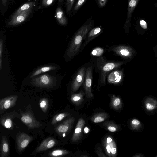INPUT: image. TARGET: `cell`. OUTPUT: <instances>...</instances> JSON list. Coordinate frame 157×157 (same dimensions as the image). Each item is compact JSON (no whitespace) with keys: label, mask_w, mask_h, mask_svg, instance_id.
Returning <instances> with one entry per match:
<instances>
[{"label":"cell","mask_w":157,"mask_h":157,"mask_svg":"<svg viewBox=\"0 0 157 157\" xmlns=\"http://www.w3.org/2000/svg\"><path fill=\"white\" fill-rule=\"evenodd\" d=\"M94 22L92 18H89L76 32L66 53L68 58L72 59L79 53L83 40L94 26Z\"/></svg>","instance_id":"obj_1"},{"label":"cell","mask_w":157,"mask_h":157,"mask_svg":"<svg viewBox=\"0 0 157 157\" xmlns=\"http://www.w3.org/2000/svg\"><path fill=\"white\" fill-rule=\"evenodd\" d=\"M97 60V66L100 71V75L98 79L99 83L102 85H105L107 75L110 71L118 68L122 63L118 61H106L101 56Z\"/></svg>","instance_id":"obj_2"},{"label":"cell","mask_w":157,"mask_h":157,"mask_svg":"<svg viewBox=\"0 0 157 157\" xmlns=\"http://www.w3.org/2000/svg\"><path fill=\"white\" fill-rule=\"evenodd\" d=\"M56 82L55 77L48 74H45L33 78L31 83L39 87L49 88L55 86Z\"/></svg>","instance_id":"obj_3"},{"label":"cell","mask_w":157,"mask_h":157,"mask_svg":"<svg viewBox=\"0 0 157 157\" xmlns=\"http://www.w3.org/2000/svg\"><path fill=\"white\" fill-rule=\"evenodd\" d=\"M20 119L29 129L38 128L42 126V124L36 119L31 111L22 112Z\"/></svg>","instance_id":"obj_4"},{"label":"cell","mask_w":157,"mask_h":157,"mask_svg":"<svg viewBox=\"0 0 157 157\" xmlns=\"http://www.w3.org/2000/svg\"><path fill=\"white\" fill-rule=\"evenodd\" d=\"M103 145L107 155L109 157H115L117 154V148L116 144L113 139L111 136L108 135L104 138Z\"/></svg>","instance_id":"obj_5"},{"label":"cell","mask_w":157,"mask_h":157,"mask_svg":"<svg viewBox=\"0 0 157 157\" xmlns=\"http://www.w3.org/2000/svg\"><path fill=\"white\" fill-rule=\"evenodd\" d=\"M33 138V137L24 132L17 134L16 143L18 152L19 153L22 152Z\"/></svg>","instance_id":"obj_6"},{"label":"cell","mask_w":157,"mask_h":157,"mask_svg":"<svg viewBox=\"0 0 157 157\" xmlns=\"http://www.w3.org/2000/svg\"><path fill=\"white\" fill-rule=\"evenodd\" d=\"M75 121V118L71 117L55 127V131L59 136L64 137L71 130Z\"/></svg>","instance_id":"obj_7"},{"label":"cell","mask_w":157,"mask_h":157,"mask_svg":"<svg viewBox=\"0 0 157 157\" xmlns=\"http://www.w3.org/2000/svg\"><path fill=\"white\" fill-rule=\"evenodd\" d=\"M92 79V67L91 66L88 67L86 70L83 84L85 94L86 97L87 98H90L93 97L91 90Z\"/></svg>","instance_id":"obj_8"},{"label":"cell","mask_w":157,"mask_h":157,"mask_svg":"<svg viewBox=\"0 0 157 157\" xmlns=\"http://www.w3.org/2000/svg\"><path fill=\"white\" fill-rule=\"evenodd\" d=\"M86 67L81 68L75 76L72 82L71 87L73 91H77L84 82L85 73Z\"/></svg>","instance_id":"obj_9"},{"label":"cell","mask_w":157,"mask_h":157,"mask_svg":"<svg viewBox=\"0 0 157 157\" xmlns=\"http://www.w3.org/2000/svg\"><path fill=\"white\" fill-rule=\"evenodd\" d=\"M33 8L25 10L14 16H12L7 25L8 26H16L24 22L31 14Z\"/></svg>","instance_id":"obj_10"},{"label":"cell","mask_w":157,"mask_h":157,"mask_svg":"<svg viewBox=\"0 0 157 157\" xmlns=\"http://www.w3.org/2000/svg\"><path fill=\"white\" fill-rule=\"evenodd\" d=\"M18 98L17 95L9 96L0 100V114L2 112L14 106Z\"/></svg>","instance_id":"obj_11"},{"label":"cell","mask_w":157,"mask_h":157,"mask_svg":"<svg viewBox=\"0 0 157 157\" xmlns=\"http://www.w3.org/2000/svg\"><path fill=\"white\" fill-rule=\"evenodd\" d=\"M58 143L56 140L52 137H49L44 140L36 149V153L50 149L56 145Z\"/></svg>","instance_id":"obj_12"},{"label":"cell","mask_w":157,"mask_h":157,"mask_svg":"<svg viewBox=\"0 0 157 157\" xmlns=\"http://www.w3.org/2000/svg\"><path fill=\"white\" fill-rule=\"evenodd\" d=\"M103 31V29L101 26L92 28L88 32L87 38L81 47L80 51H82L89 42L101 33Z\"/></svg>","instance_id":"obj_13"},{"label":"cell","mask_w":157,"mask_h":157,"mask_svg":"<svg viewBox=\"0 0 157 157\" xmlns=\"http://www.w3.org/2000/svg\"><path fill=\"white\" fill-rule=\"evenodd\" d=\"M85 124V121L82 118H80L77 124L71 138V141L75 142L82 137V130Z\"/></svg>","instance_id":"obj_14"},{"label":"cell","mask_w":157,"mask_h":157,"mask_svg":"<svg viewBox=\"0 0 157 157\" xmlns=\"http://www.w3.org/2000/svg\"><path fill=\"white\" fill-rule=\"evenodd\" d=\"M140 0H128L127 17L124 25L125 29H128L130 25L132 16Z\"/></svg>","instance_id":"obj_15"},{"label":"cell","mask_w":157,"mask_h":157,"mask_svg":"<svg viewBox=\"0 0 157 157\" xmlns=\"http://www.w3.org/2000/svg\"><path fill=\"white\" fill-rule=\"evenodd\" d=\"M14 112L6 114L0 119L1 124L5 128L10 130L13 129L14 126L13 119L15 117V115H16Z\"/></svg>","instance_id":"obj_16"},{"label":"cell","mask_w":157,"mask_h":157,"mask_svg":"<svg viewBox=\"0 0 157 157\" xmlns=\"http://www.w3.org/2000/svg\"><path fill=\"white\" fill-rule=\"evenodd\" d=\"M121 72V71L117 70L109 73L107 78L108 82L115 85L120 83L122 78Z\"/></svg>","instance_id":"obj_17"},{"label":"cell","mask_w":157,"mask_h":157,"mask_svg":"<svg viewBox=\"0 0 157 157\" xmlns=\"http://www.w3.org/2000/svg\"><path fill=\"white\" fill-rule=\"evenodd\" d=\"M1 157H8L10 153V146L6 137L3 136L1 139L0 146Z\"/></svg>","instance_id":"obj_18"},{"label":"cell","mask_w":157,"mask_h":157,"mask_svg":"<svg viewBox=\"0 0 157 157\" xmlns=\"http://www.w3.org/2000/svg\"><path fill=\"white\" fill-rule=\"evenodd\" d=\"M55 16L57 21L59 24L65 25L67 24V19L61 7H58L56 9Z\"/></svg>","instance_id":"obj_19"},{"label":"cell","mask_w":157,"mask_h":157,"mask_svg":"<svg viewBox=\"0 0 157 157\" xmlns=\"http://www.w3.org/2000/svg\"><path fill=\"white\" fill-rule=\"evenodd\" d=\"M108 117V114L105 113H99L94 115L91 120L94 123H98L104 121Z\"/></svg>","instance_id":"obj_20"},{"label":"cell","mask_w":157,"mask_h":157,"mask_svg":"<svg viewBox=\"0 0 157 157\" xmlns=\"http://www.w3.org/2000/svg\"><path fill=\"white\" fill-rule=\"evenodd\" d=\"M57 67L53 66H47L40 68L34 72L30 76V78H33L40 74L55 70Z\"/></svg>","instance_id":"obj_21"},{"label":"cell","mask_w":157,"mask_h":157,"mask_svg":"<svg viewBox=\"0 0 157 157\" xmlns=\"http://www.w3.org/2000/svg\"><path fill=\"white\" fill-rule=\"evenodd\" d=\"M35 5L34 2H30L25 3L21 6L14 13L12 16H15L21 13L30 8H33Z\"/></svg>","instance_id":"obj_22"},{"label":"cell","mask_w":157,"mask_h":157,"mask_svg":"<svg viewBox=\"0 0 157 157\" xmlns=\"http://www.w3.org/2000/svg\"><path fill=\"white\" fill-rule=\"evenodd\" d=\"M111 107L116 110H118L122 106V102L120 98L113 95L111 98Z\"/></svg>","instance_id":"obj_23"},{"label":"cell","mask_w":157,"mask_h":157,"mask_svg":"<svg viewBox=\"0 0 157 157\" xmlns=\"http://www.w3.org/2000/svg\"><path fill=\"white\" fill-rule=\"evenodd\" d=\"M69 152L65 149H57L50 152L48 154L50 157H62L67 155Z\"/></svg>","instance_id":"obj_24"},{"label":"cell","mask_w":157,"mask_h":157,"mask_svg":"<svg viewBox=\"0 0 157 157\" xmlns=\"http://www.w3.org/2000/svg\"><path fill=\"white\" fill-rule=\"evenodd\" d=\"M103 125L107 130L111 132H115L119 129V126L113 122H105L103 124Z\"/></svg>","instance_id":"obj_25"},{"label":"cell","mask_w":157,"mask_h":157,"mask_svg":"<svg viewBox=\"0 0 157 157\" xmlns=\"http://www.w3.org/2000/svg\"><path fill=\"white\" fill-rule=\"evenodd\" d=\"M84 94L83 92L81 91L78 93L72 94L71 97V101L75 104L80 103L83 100Z\"/></svg>","instance_id":"obj_26"},{"label":"cell","mask_w":157,"mask_h":157,"mask_svg":"<svg viewBox=\"0 0 157 157\" xmlns=\"http://www.w3.org/2000/svg\"><path fill=\"white\" fill-rule=\"evenodd\" d=\"M69 115V114L67 113H61L55 115L52 120L51 124H55L68 116Z\"/></svg>","instance_id":"obj_27"},{"label":"cell","mask_w":157,"mask_h":157,"mask_svg":"<svg viewBox=\"0 0 157 157\" xmlns=\"http://www.w3.org/2000/svg\"><path fill=\"white\" fill-rule=\"evenodd\" d=\"M40 107L43 112L46 113L48 109L49 102L48 99L45 98H41L39 102Z\"/></svg>","instance_id":"obj_28"},{"label":"cell","mask_w":157,"mask_h":157,"mask_svg":"<svg viewBox=\"0 0 157 157\" xmlns=\"http://www.w3.org/2000/svg\"><path fill=\"white\" fill-rule=\"evenodd\" d=\"M104 50L101 47H97L94 48L91 51V54L92 56H100L104 53Z\"/></svg>","instance_id":"obj_29"},{"label":"cell","mask_w":157,"mask_h":157,"mask_svg":"<svg viewBox=\"0 0 157 157\" xmlns=\"http://www.w3.org/2000/svg\"><path fill=\"white\" fill-rule=\"evenodd\" d=\"M87 0H78L73 9V12L77 11L85 3Z\"/></svg>","instance_id":"obj_30"},{"label":"cell","mask_w":157,"mask_h":157,"mask_svg":"<svg viewBox=\"0 0 157 157\" xmlns=\"http://www.w3.org/2000/svg\"><path fill=\"white\" fill-rule=\"evenodd\" d=\"M75 0H66V9L67 13H70L72 10Z\"/></svg>","instance_id":"obj_31"},{"label":"cell","mask_w":157,"mask_h":157,"mask_svg":"<svg viewBox=\"0 0 157 157\" xmlns=\"http://www.w3.org/2000/svg\"><path fill=\"white\" fill-rule=\"evenodd\" d=\"M3 49V42L1 39L0 40V71H1L2 66V55Z\"/></svg>","instance_id":"obj_32"},{"label":"cell","mask_w":157,"mask_h":157,"mask_svg":"<svg viewBox=\"0 0 157 157\" xmlns=\"http://www.w3.org/2000/svg\"><path fill=\"white\" fill-rule=\"evenodd\" d=\"M140 122L136 119H133L131 121V125L133 128H136L140 126Z\"/></svg>","instance_id":"obj_33"},{"label":"cell","mask_w":157,"mask_h":157,"mask_svg":"<svg viewBox=\"0 0 157 157\" xmlns=\"http://www.w3.org/2000/svg\"><path fill=\"white\" fill-rule=\"evenodd\" d=\"M55 0H42V4L44 7L49 6L51 5Z\"/></svg>","instance_id":"obj_34"},{"label":"cell","mask_w":157,"mask_h":157,"mask_svg":"<svg viewBox=\"0 0 157 157\" xmlns=\"http://www.w3.org/2000/svg\"><path fill=\"white\" fill-rule=\"evenodd\" d=\"M98 6L102 8L104 7L106 4L107 0H96Z\"/></svg>","instance_id":"obj_35"},{"label":"cell","mask_w":157,"mask_h":157,"mask_svg":"<svg viewBox=\"0 0 157 157\" xmlns=\"http://www.w3.org/2000/svg\"><path fill=\"white\" fill-rule=\"evenodd\" d=\"M96 153L99 157H106V156L102 152L101 148L98 146L97 148Z\"/></svg>","instance_id":"obj_36"},{"label":"cell","mask_w":157,"mask_h":157,"mask_svg":"<svg viewBox=\"0 0 157 157\" xmlns=\"http://www.w3.org/2000/svg\"><path fill=\"white\" fill-rule=\"evenodd\" d=\"M145 107L147 110L149 111L153 110L155 109L154 105L149 103H147L145 105Z\"/></svg>","instance_id":"obj_37"},{"label":"cell","mask_w":157,"mask_h":157,"mask_svg":"<svg viewBox=\"0 0 157 157\" xmlns=\"http://www.w3.org/2000/svg\"><path fill=\"white\" fill-rule=\"evenodd\" d=\"M140 23L141 26L144 29H146L147 28V24L144 20H140Z\"/></svg>","instance_id":"obj_38"},{"label":"cell","mask_w":157,"mask_h":157,"mask_svg":"<svg viewBox=\"0 0 157 157\" xmlns=\"http://www.w3.org/2000/svg\"><path fill=\"white\" fill-rule=\"evenodd\" d=\"M7 0H2V5L5 6H6L7 3Z\"/></svg>","instance_id":"obj_39"},{"label":"cell","mask_w":157,"mask_h":157,"mask_svg":"<svg viewBox=\"0 0 157 157\" xmlns=\"http://www.w3.org/2000/svg\"><path fill=\"white\" fill-rule=\"evenodd\" d=\"M89 130L88 128L87 127H86L84 128V132L85 133H87L89 132Z\"/></svg>","instance_id":"obj_40"},{"label":"cell","mask_w":157,"mask_h":157,"mask_svg":"<svg viewBox=\"0 0 157 157\" xmlns=\"http://www.w3.org/2000/svg\"><path fill=\"white\" fill-rule=\"evenodd\" d=\"M64 0H58V2L59 3H62Z\"/></svg>","instance_id":"obj_41"},{"label":"cell","mask_w":157,"mask_h":157,"mask_svg":"<svg viewBox=\"0 0 157 157\" xmlns=\"http://www.w3.org/2000/svg\"><path fill=\"white\" fill-rule=\"evenodd\" d=\"M154 5L155 7L157 8V2L155 3Z\"/></svg>","instance_id":"obj_42"},{"label":"cell","mask_w":157,"mask_h":157,"mask_svg":"<svg viewBox=\"0 0 157 157\" xmlns=\"http://www.w3.org/2000/svg\"><path fill=\"white\" fill-rule=\"evenodd\" d=\"M83 156H84V157H88V156H86V155H84V156L81 155V156H80V157H83Z\"/></svg>","instance_id":"obj_43"}]
</instances>
